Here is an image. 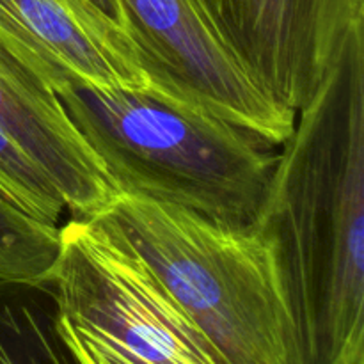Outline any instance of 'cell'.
I'll return each mask as SVG.
<instances>
[{
	"label": "cell",
	"mask_w": 364,
	"mask_h": 364,
	"mask_svg": "<svg viewBox=\"0 0 364 364\" xmlns=\"http://www.w3.org/2000/svg\"><path fill=\"white\" fill-rule=\"evenodd\" d=\"M251 228L279 270L295 364H364V28L295 114Z\"/></svg>",
	"instance_id": "obj_1"
},
{
	"label": "cell",
	"mask_w": 364,
	"mask_h": 364,
	"mask_svg": "<svg viewBox=\"0 0 364 364\" xmlns=\"http://www.w3.org/2000/svg\"><path fill=\"white\" fill-rule=\"evenodd\" d=\"M55 95L117 194L180 206L228 226L255 223L277 162L274 146L149 92L70 78Z\"/></svg>",
	"instance_id": "obj_2"
},
{
	"label": "cell",
	"mask_w": 364,
	"mask_h": 364,
	"mask_svg": "<svg viewBox=\"0 0 364 364\" xmlns=\"http://www.w3.org/2000/svg\"><path fill=\"white\" fill-rule=\"evenodd\" d=\"M100 215L137 251L224 363L295 364L279 270L251 226H228L135 194H117Z\"/></svg>",
	"instance_id": "obj_3"
},
{
	"label": "cell",
	"mask_w": 364,
	"mask_h": 364,
	"mask_svg": "<svg viewBox=\"0 0 364 364\" xmlns=\"http://www.w3.org/2000/svg\"><path fill=\"white\" fill-rule=\"evenodd\" d=\"M45 274L60 338L80 364H226L103 215L59 226Z\"/></svg>",
	"instance_id": "obj_4"
},
{
	"label": "cell",
	"mask_w": 364,
	"mask_h": 364,
	"mask_svg": "<svg viewBox=\"0 0 364 364\" xmlns=\"http://www.w3.org/2000/svg\"><path fill=\"white\" fill-rule=\"evenodd\" d=\"M124 31L160 100L220 117L279 148L295 112L259 91L194 0H119Z\"/></svg>",
	"instance_id": "obj_5"
},
{
	"label": "cell",
	"mask_w": 364,
	"mask_h": 364,
	"mask_svg": "<svg viewBox=\"0 0 364 364\" xmlns=\"http://www.w3.org/2000/svg\"><path fill=\"white\" fill-rule=\"evenodd\" d=\"M252 84L297 114L364 28V0H194Z\"/></svg>",
	"instance_id": "obj_6"
},
{
	"label": "cell",
	"mask_w": 364,
	"mask_h": 364,
	"mask_svg": "<svg viewBox=\"0 0 364 364\" xmlns=\"http://www.w3.org/2000/svg\"><path fill=\"white\" fill-rule=\"evenodd\" d=\"M0 43L53 92L70 78L151 92L130 36L87 0H0Z\"/></svg>",
	"instance_id": "obj_7"
},
{
	"label": "cell",
	"mask_w": 364,
	"mask_h": 364,
	"mask_svg": "<svg viewBox=\"0 0 364 364\" xmlns=\"http://www.w3.org/2000/svg\"><path fill=\"white\" fill-rule=\"evenodd\" d=\"M0 128L48 174L75 217H96L117 191L55 92L0 43Z\"/></svg>",
	"instance_id": "obj_8"
},
{
	"label": "cell",
	"mask_w": 364,
	"mask_h": 364,
	"mask_svg": "<svg viewBox=\"0 0 364 364\" xmlns=\"http://www.w3.org/2000/svg\"><path fill=\"white\" fill-rule=\"evenodd\" d=\"M0 364H80L57 331L46 281H0Z\"/></svg>",
	"instance_id": "obj_9"
},
{
	"label": "cell",
	"mask_w": 364,
	"mask_h": 364,
	"mask_svg": "<svg viewBox=\"0 0 364 364\" xmlns=\"http://www.w3.org/2000/svg\"><path fill=\"white\" fill-rule=\"evenodd\" d=\"M59 228L14 208L0 196V281L41 283L52 267Z\"/></svg>",
	"instance_id": "obj_10"
},
{
	"label": "cell",
	"mask_w": 364,
	"mask_h": 364,
	"mask_svg": "<svg viewBox=\"0 0 364 364\" xmlns=\"http://www.w3.org/2000/svg\"><path fill=\"white\" fill-rule=\"evenodd\" d=\"M0 196L14 208L48 226L63 224L64 205L59 191L36 160L0 128Z\"/></svg>",
	"instance_id": "obj_11"
},
{
	"label": "cell",
	"mask_w": 364,
	"mask_h": 364,
	"mask_svg": "<svg viewBox=\"0 0 364 364\" xmlns=\"http://www.w3.org/2000/svg\"><path fill=\"white\" fill-rule=\"evenodd\" d=\"M89 4L96 7V9L102 11L103 14L110 18V20L116 21L121 28H124V18H123V9H121L119 0H87ZM127 32V31H124Z\"/></svg>",
	"instance_id": "obj_12"
}]
</instances>
